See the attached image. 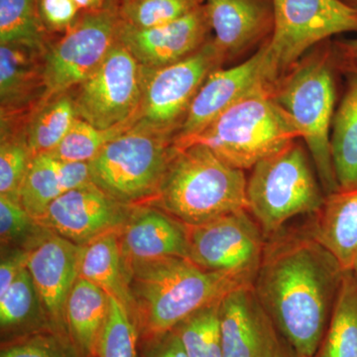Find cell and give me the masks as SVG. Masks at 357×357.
Segmentation results:
<instances>
[{"label": "cell", "instance_id": "obj_9", "mask_svg": "<svg viewBox=\"0 0 357 357\" xmlns=\"http://www.w3.org/2000/svg\"><path fill=\"white\" fill-rule=\"evenodd\" d=\"M272 1L274 30L267 49L278 79L319 44L357 33V13L340 0Z\"/></svg>", "mask_w": 357, "mask_h": 357}, {"label": "cell", "instance_id": "obj_30", "mask_svg": "<svg viewBox=\"0 0 357 357\" xmlns=\"http://www.w3.org/2000/svg\"><path fill=\"white\" fill-rule=\"evenodd\" d=\"M43 311L38 293L27 267L0 295V325L2 333L28 325ZM44 312V311H43Z\"/></svg>", "mask_w": 357, "mask_h": 357}, {"label": "cell", "instance_id": "obj_32", "mask_svg": "<svg viewBox=\"0 0 357 357\" xmlns=\"http://www.w3.org/2000/svg\"><path fill=\"white\" fill-rule=\"evenodd\" d=\"M130 126L100 129L77 119L62 142L51 152V156L67 162H89L107 143L126 132Z\"/></svg>", "mask_w": 357, "mask_h": 357}, {"label": "cell", "instance_id": "obj_33", "mask_svg": "<svg viewBox=\"0 0 357 357\" xmlns=\"http://www.w3.org/2000/svg\"><path fill=\"white\" fill-rule=\"evenodd\" d=\"M33 155L24 130L0 135V196L20 202L21 185Z\"/></svg>", "mask_w": 357, "mask_h": 357}, {"label": "cell", "instance_id": "obj_21", "mask_svg": "<svg viewBox=\"0 0 357 357\" xmlns=\"http://www.w3.org/2000/svg\"><path fill=\"white\" fill-rule=\"evenodd\" d=\"M307 227L314 241L332 253L344 270L357 260V188L333 192Z\"/></svg>", "mask_w": 357, "mask_h": 357}, {"label": "cell", "instance_id": "obj_7", "mask_svg": "<svg viewBox=\"0 0 357 357\" xmlns=\"http://www.w3.org/2000/svg\"><path fill=\"white\" fill-rule=\"evenodd\" d=\"M176 151L170 138L129 128L89 162L91 183L128 206L150 203Z\"/></svg>", "mask_w": 357, "mask_h": 357}, {"label": "cell", "instance_id": "obj_29", "mask_svg": "<svg viewBox=\"0 0 357 357\" xmlns=\"http://www.w3.org/2000/svg\"><path fill=\"white\" fill-rule=\"evenodd\" d=\"M204 0H119L122 24L149 29L172 22L203 6Z\"/></svg>", "mask_w": 357, "mask_h": 357}, {"label": "cell", "instance_id": "obj_8", "mask_svg": "<svg viewBox=\"0 0 357 357\" xmlns=\"http://www.w3.org/2000/svg\"><path fill=\"white\" fill-rule=\"evenodd\" d=\"M225 65L211 36L201 49L175 64L159 69L141 67L142 96L130 129L174 140L199 89L211 73Z\"/></svg>", "mask_w": 357, "mask_h": 357}, {"label": "cell", "instance_id": "obj_10", "mask_svg": "<svg viewBox=\"0 0 357 357\" xmlns=\"http://www.w3.org/2000/svg\"><path fill=\"white\" fill-rule=\"evenodd\" d=\"M188 257L211 272L230 275L253 286L261 265L266 236L248 210L203 225H187Z\"/></svg>", "mask_w": 357, "mask_h": 357}, {"label": "cell", "instance_id": "obj_6", "mask_svg": "<svg viewBox=\"0 0 357 357\" xmlns=\"http://www.w3.org/2000/svg\"><path fill=\"white\" fill-rule=\"evenodd\" d=\"M270 93L271 91L244 98L196 136L176 146L198 143L234 168L243 171L252 169L263 159L278 153L299 139Z\"/></svg>", "mask_w": 357, "mask_h": 357}, {"label": "cell", "instance_id": "obj_11", "mask_svg": "<svg viewBox=\"0 0 357 357\" xmlns=\"http://www.w3.org/2000/svg\"><path fill=\"white\" fill-rule=\"evenodd\" d=\"M119 0L82 13L72 27L47 44L43 54L49 96L74 89L102 62L117 40Z\"/></svg>", "mask_w": 357, "mask_h": 357}, {"label": "cell", "instance_id": "obj_28", "mask_svg": "<svg viewBox=\"0 0 357 357\" xmlns=\"http://www.w3.org/2000/svg\"><path fill=\"white\" fill-rule=\"evenodd\" d=\"M49 41L39 22L36 0H0V45L44 52Z\"/></svg>", "mask_w": 357, "mask_h": 357}, {"label": "cell", "instance_id": "obj_23", "mask_svg": "<svg viewBox=\"0 0 357 357\" xmlns=\"http://www.w3.org/2000/svg\"><path fill=\"white\" fill-rule=\"evenodd\" d=\"M119 230L107 232L82 246L79 277L102 288L131 311V298L119 243Z\"/></svg>", "mask_w": 357, "mask_h": 357}, {"label": "cell", "instance_id": "obj_40", "mask_svg": "<svg viewBox=\"0 0 357 357\" xmlns=\"http://www.w3.org/2000/svg\"><path fill=\"white\" fill-rule=\"evenodd\" d=\"M83 13L100 10L109 3L110 0H73Z\"/></svg>", "mask_w": 357, "mask_h": 357}, {"label": "cell", "instance_id": "obj_26", "mask_svg": "<svg viewBox=\"0 0 357 357\" xmlns=\"http://www.w3.org/2000/svg\"><path fill=\"white\" fill-rule=\"evenodd\" d=\"M312 357H357V274L345 270L330 323Z\"/></svg>", "mask_w": 357, "mask_h": 357}, {"label": "cell", "instance_id": "obj_25", "mask_svg": "<svg viewBox=\"0 0 357 357\" xmlns=\"http://www.w3.org/2000/svg\"><path fill=\"white\" fill-rule=\"evenodd\" d=\"M77 119L72 89L48 96L26 121L25 137L33 156L55 150Z\"/></svg>", "mask_w": 357, "mask_h": 357}, {"label": "cell", "instance_id": "obj_38", "mask_svg": "<svg viewBox=\"0 0 357 357\" xmlns=\"http://www.w3.org/2000/svg\"><path fill=\"white\" fill-rule=\"evenodd\" d=\"M27 250L14 249L9 255L2 256L0 264V295L6 292L16 277L26 267Z\"/></svg>", "mask_w": 357, "mask_h": 357}, {"label": "cell", "instance_id": "obj_36", "mask_svg": "<svg viewBox=\"0 0 357 357\" xmlns=\"http://www.w3.org/2000/svg\"><path fill=\"white\" fill-rule=\"evenodd\" d=\"M36 6L40 24L50 40L67 32L83 13L73 0H36Z\"/></svg>", "mask_w": 357, "mask_h": 357}, {"label": "cell", "instance_id": "obj_41", "mask_svg": "<svg viewBox=\"0 0 357 357\" xmlns=\"http://www.w3.org/2000/svg\"><path fill=\"white\" fill-rule=\"evenodd\" d=\"M275 357H300V356L297 352L294 351L292 347H290V344L283 338V340H282L280 349H279Z\"/></svg>", "mask_w": 357, "mask_h": 357}, {"label": "cell", "instance_id": "obj_16", "mask_svg": "<svg viewBox=\"0 0 357 357\" xmlns=\"http://www.w3.org/2000/svg\"><path fill=\"white\" fill-rule=\"evenodd\" d=\"M223 357H275L283 337L253 286L227 294L218 306Z\"/></svg>", "mask_w": 357, "mask_h": 357}, {"label": "cell", "instance_id": "obj_39", "mask_svg": "<svg viewBox=\"0 0 357 357\" xmlns=\"http://www.w3.org/2000/svg\"><path fill=\"white\" fill-rule=\"evenodd\" d=\"M340 70L357 73V37L333 42Z\"/></svg>", "mask_w": 357, "mask_h": 357}, {"label": "cell", "instance_id": "obj_24", "mask_svg": "<svg viewBox=\"0 0 357 357\" xmlns=\"http://www.w3.org/2000/svg\"><path fill=\"white\" fill-rule=\"evenodd\" d=\"M347 76L331 130L333 169L342 191L357 188V73H347Z\"/></svg>", "mask_w": 357, "mask_h": 357}, {"label": "cell", "instance_id": "obj_3", "mask_svg": "<svg viewBox=\"0 0 357 357\" xmlns=\"http://www.w3.org/2000/svg\"><path fill=\"white\" fill-rule=\"evenodd\" d=\"M338 70L333 42L326 40L279 77L270 93L305 141L326 196L340 191L331 150Z\"/></svg>", "mask_w": 357, "mask_h": 357}, {"label": "cell", "instance_id": "obj_2", "mask_svg": "<svg viewBox=\"0 0 357 357\" xmlns=\"http://www.w3.org/2000/svg\"><path fill=\"white\" fill-rule=\"evenodd\" d=\"M126 270L130 312L147 338L170 332L197 312L220 303L234 289L248 286L183 257L129 263Z\"/></svg>", "mask_w": 357, "mask_h": 357}, {"label": "cell", "instance_id": "obj_18", "mask_svg": "<svg viewBox=\"0 0 357 357\" xmlns=\"http://www.w3.org/2000/svg\"><path fill=\"white\" fill-rule=\"evenodd\" d=\"M43 54L23 45H0V131L24 129L48 98Z\"/></svg>", "mask_w": 357, "mask_h": 357}, {"label": "cell", "instance_id": "obj_34", "mask_svg": "<svg viewBox=\"0 0 357 357\" xmlns=\"http://www.w3.org/2000/svg\"><path fill=\"white\" fill-rule=\"evenodd\" d=\"M0 357H83L69 333L36 330L2 347Z\"/></svg>", "mask_w": 357, "mask_h": 357}, {"label": "cell", "instance_id": "obj_20", "mask_svg": "<svg viewBox=\"0 0 357 357\" xmlns=\"http://www.w3.org/2000/svg\"><path fill=\"white\" fill-rule=\"evenodd\" d=\"M124 264L166 257L188 258V229L165 211L150 204L134 206L119 230Z\"/></svg>", "mask_w": 357, "mask_h": 357}, {"label": "cell", "instance_id": "obj_1", "mask_svg": "<svg viewBox=\"0 0 357 357\" xmlns=\"http://www.w3.org/2000/svg\"><path fill=\"white\" fill-rule=\"evenodd\" d=\"M345 270L307 227L267 237L253 288L279 333L312 357L330 323Z\"/></svg>", "mask_w": 357, "mask_h": 357}, {"label": "cell", "instance_id": "obj_5", "mask_svg": "<svg viewBox=\"0 0 357 357\" xmlns=\"http://www.w3.org/2000/svg\"><path fill=\"white\" fill-rule=\"evenodd\" d=\"M307 152L296 140L251 169L248 210L266 238L293 218L317 215L325 204V192Z\"/></svg>", "mask_w": 357, "mask_h": 357}, {"label": "cell", "instance_id": "obj_22", "mask_svg": "<svg viewBox=\"0 0 357 357\" xmlns=\"http://www.w3.org/2000/svg\"><path fill=\"white\" fill-rule=\"evenodd\" d=\"M110 307V295L86 279L77 278L66 304L68 333L83 357L98 356Z\"/></svg>", "mask_w": 357, "mask_h": 357}, {"label": "cell", "instance_id": "obj_27", "mask_svg": "<svg viewBox=\"0 0 357 357\" xmlns=\"http://www.w3.org/2000/svg\"><path fill=\"white\" fill-rule=\"evenodd\" d=\"M67 192L61 160L48 153L33 156L20 192V203L28 213L39 220L50 204Z\"/></svg>", "mask_w": 357, "mask_h": 357}, {"label": "cell", "instance_id": "obj_14", "mask_svg": "<svg viewBox=\"0 0 357 357\" xmlns=\"http://www.w3.org/2000/svg\"><path fill=\"white\" fill-rule=\"evenodd\" d=\"M133 206L117 201L91 183L59 197L37 222L83 246L107 232L121 229Z\"/></svg>", "mask_w": 357, "mask_h": 357}, {"label": "cell", "instance_id": "obj_17", "mask_svg": "<svg viewBox=\"0 0 357 357\" xmlns=\"http://www.w3.org/2000/svg\"><path fill=\"white\" fill-rule=\"evenodd\" d=\"M213 36L203 6L158 27L137 29L119 24L117 40L145 69H159L184 60Z\"/></svg>", "mask_w": 357, "mask_h": 357}, {"label": "cell", "instance_id": "obj_13", "mask_svg": "<svg viewBox=\"0 0 357 357\" xmlns=\"http://www.w3.org/2000/svg\"><path fill=\"white\" fill-rule=\"evenodd\" d=\"M277 79L267 43L243 62L211 73L197 93L174 143L194 137L244 98L271 91Z\"/></svg>", "mask_w": 357, "mask_h": 357}, {"label": "cell", "instance_id": "obj_19", "mask_svg": "<svg viewBox=\"0 0 357 357\" xmlns=\"http://www.w3.org/2000/svg\"><path fill=\"white\" fill-rule=\"evenodd\" d=\"M204 6L225 64L243 62L271 38L272 0H204Z\"/></svg>", "mask_w": 357, "mask_h": 357}, {"label": "cell", "instance_id": "obj_35", "mask_svg": "<svg viewBox=\"0 0 357 357\" xmlns=\"http://www.w3.org/2000/svg\"><path fill=\"white\" fill-rule=\"evenodd\" d=\"M45 230L46 229L28 213L20 202L0 196V237L2 245L25 241L30 246L44 234Z\"/></svg>", "mask_w": 357, "mask_h": 357}, {"label": "cell", "instance_id": "obj_43", "mask_svg": "<svg viewBox=\"0 0 357 357\" xmlns=\"http://www.w3.org/2000/svg\"><path fill=\"white\" fill-rule=\"evenodd\" d=\"M354 271H356V273L357 274V260L356 264H354Z\"/></svg>", "mask_w": 357, "mask_h": 357}, {"label": "cell", "instance_id": "obj_15", "mask_svg": "<svg viewBox=\"0 0 357 357\" xmlns=\"http://www.w3.org/2000/svg\"><path fill=\"white\" fill-rule=\"evenodd\" d=\"M27 267L51 328L68 333L66 304L79 278L82 246L46 229L27 249Z\"/></svg>", "mask_w": 357, "mask_h": 357}, {"label": "cell", "instance_id": "obj_31", "mask_svg": "<svg viewBox=\"0 0 357 357\" xmlns=\"http://www.w3.org/2000/svg\"><path fill=\"white\" fill-rule=\"evenodd\" d=\"M137 324L128 307L110 296L107 323L98 347V357H138Z\"/></svg>", "mask_w": 357, "mask_h": 357}, {"label": "cell", "instance_id": "obj_42", "mask_svg": "<svg viewBox=\"0 0 357 357\" xmlns=\"http://www.w3.org/2000/svg\"><path fill=\"white\" fill-rule=\"evenodd\" d=\"M340 1L344 2L345 6H349V8L357 13V0H340Z\"/></svg>", "mask_w": 357, "mask_h": 357}, {"label": "cell", "instance_id": "obj_4", "mask_svg": "<svg viewBox=\"0 0 357 357\" xmlns=\"http://www.w3.org/2000/svg\"><path fill=\"white\" fill-rule=\"evenodd\" d=\"M246 185L243 170L194 143L177 147L156 196L148 204L192 227L248 210Z\"/></svg>", "mask_w": 357, "mask_h": 357}, {"label": "cell", "instance_id": "obj_12", "mask_svg": "<svg viewBox=\"0 0 357 357\" xmlns=\"http://www.w3.org/2000/svg\"><path fill=\"white\" fill-rule=\"evenodd\" d=\"M141 66L116 40L102 62L73 91L77 119L100 129L131 126L142 96Z\"/></svg>", "mask_w": 357, "mask_h": 357}, {"label": "cell", "instance_id": "obj_37", "mask_svg": "<svg viewBox=\"0 0 357 357\" xmlns=\"http://www.w3.org/2000/svg\"><path fill=\"white\" fill-rule=\"evenodd\" d=\"M143 357H188L176 330L148 338Z\"/></svg>", "mask_w": 357, "mask_h": 357}]
</instances>
